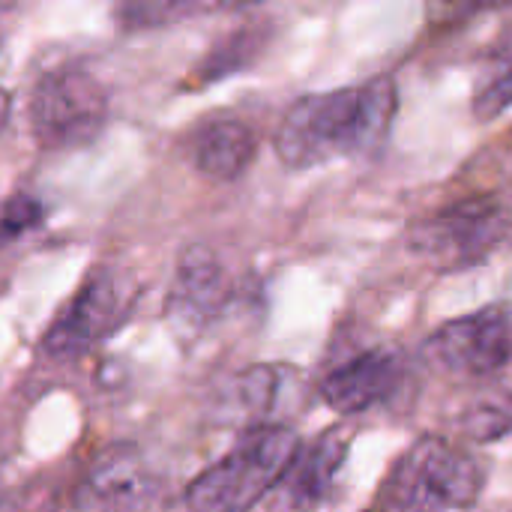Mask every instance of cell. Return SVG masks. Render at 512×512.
<instances>
[{
    "label": "cell",
    "mask_w": 512,
    "mask_h": 512,
    "mask_svg": "<svg viewBox=\"0 0 512 512\" xmlns=\"http://www.w3.org/2000/svg\"><path fill=\"white\" fill-rule=\"evenodd\" d=\"M45 219V207L39 198L27 195V192H15L3 210H0V246L15 243L18 237H24L27 231L39 228Z\"/></svg>",
    "instance_id": "obj_17"
},
{
    "label": "cell",
    "mask_w": 512,
    "mask_h": 512,
    "mask_svg": "<svg viewBox=\"0 0 512 512\" xmlns=\"http://www.w3.org/2000/svg\"><path fill=\"white\" fill-rule=\"evenodd\" d=\"M207 6H192V3H132L120 9V18L126 27H162L174 18L204 12Z\"/></svg>",
    "instance_id": "obj_18"
},
{
    "label": "cell",
    "mask_w": 512,
    "mask_h": 512,
    "mask_svg": "<svg viewBox=\"0 0 512 512\" xmlns=\"http://www.w3.org/2000/svg\"><path fill=\"white\" fill-rule=\"evenodd\" d=\"M429 357L462 378H492L512 363V309L483 306L429 336Z\"/></svg>",
    "instance_id": "obj_6"
},
{
    "label": "cell",
    "mask_w": 512,
    "mask_h": 512,
    "mask_svg": "<svg viewBox=\"0 0 512 512\" xmlns=\"http://www.w3.org/2000/svg\"><path fill=\"white\" fill-rule=\"evenodd\" d=\"M294 378H300L291 366H249L237 372L222 393V411L228 420L255 426H273V414L282 402V396L294 387Z\"/></svg>",
    "instance_id": "obj_13"
},
{
    "label": "cell",
    "mask_w": 512,
    "mask_h": 512,
    "mask_svg": "<svg viewBox=\"0 0 512 512\" xmlns=\"http://www.w3.org/2000/svg\"><path fill=\"white\" fill-rule=\"evenodd\" d=\"M0 291H3V279H0Z\"/></svg>",
    "instance_id": "obj_22"
},
{
    "label": "cell",
    "mask_w": 512,
    "mask_h": 512,
    "mask_svg": "<svg viewBox=\"0 0 512 512\" xmlns=\"http://www.w3.org/2000/svg\"><path fill=\"white\" fill-rule=\"evenodd\" d=\"M402 378H405L402 357L378 348V351H363L348 363L336 366L333 372H327L324 381L318 384V393L336 414L351 417L393 399V393L402 387Z\"/></svg>",
    "instance_id": "obj_11"
},
{
    "label": "cell",
    "mask_w": 512,
    "mask_h": 512,
    "mask_svg": "<svg viewBox=\"0 0 512 512\" xmlns=\"http://www.w3.org/2000/svg\"><path fill=\"white\" fill-rule=\"evenodd\" d=\"M0 477H3V471H0ZM0 507H3V495H0Z\"/></svg>",
    "instance_id": "obj_21"
},
{
    "label": "cell",
    "mask_w": 512,
    "mask_h": 512,
    "mask_svg": "<svg viewBox=\"0 0 512 512\" xmlns=\"http://www.w3.org/2000/svg\"><path fill=\"white\" fill-rule=\"evenodd\" d=\"M396 102V81L390 75L300 96L276 126V156L297 171L342 156H363L387 138Z\"/></svg>",
    "instance_id": "obj_1"
},
{
    "label": "cell",
    "mask_w": 512,
    "mask_h": 512,
    "mask_svg": "<svg viewBox=\"0 0 512 512\" xmlns=\"http://www.w3.org/2000/svg\"><path fill=\"white\" fill-rule=\"evenodd\" d=\"M156 480L132 444H114L96 456L72 492V512H144Z\"/></svg>",
    "instance_id": "obj_9"
},
{
    "label": "cell",
    "mask_w": 512,
    "mask_h": 512,
    "mask_svg": "<svg viewBox=\"0 0 512 512\" xmlns=\"http://www.w3.org/2000/svg\"><path fill=\"white\" fill-rule=\"evenodd\" d=\"M348 459V438L342 429H330L300 447L288 471L282 474L279 486L270 492L273 512H312L318 510L342 471Z\"/></svg>",
    "instance_id": "obj_10"
},
{
    "label": "cell",
    "mask_w": 512,
    "mask_h": 512,
    "mask_svg": "<svg viewBox=\"0 0 512 512\" xmlns=\"http://www.w3.org/2000/svg\"><path fill=\"white\" fill-rule=\"evenodd\" d=\"M512 234V216L501 198L474 195L453 201L414 222L408 249L438 270H465L483 264Z\"/></svg>",
    "instance_id": "obj_5"
},
{
    "label": "cell",
    "mask_w": 512,
    "mask_h": 512,
    "mask_svg": "<svg viewBox=\"0 0 512 512\" xmlns=\"http://www.w3.org/2000/svg\"><path fill=\"white\" fill-rule=\"evenodd\" d=\"M27 117L42 150L84 147L108 123V90L90 66L66 60L36 78Z\"/></svg>",
    "instance_id": "obj_4"
},
{
    "label": "cell",
    "mask_w": 512,
    "mask_h": 512,
    "mask_svg": "<svg viewBox=\"0 0 512 512\" xmlns=\"http://www.w3.org/2000/svg\"><path fill=\"white\" fill-rule=\"evenodd\" d=\"M126 312L120 276L108 267L93 270L60 315L42 333V351L54 360H72L111 336Z\"/></svg>",
    "instance_id": "obj_7"
},
{
    "label": "cell",
    "mask_w": 512,
    "mask_h": 512,
    "mask_svg": "<svg viewBox=\"0 0 512 512\" xmlns=\"http://www.w3.org/2000/svg\"><path fill=\"white\" fill-rule=\"evenodd\" d=\"M300 438L291 426H255L207 471H201L186 489V507L192 512H243L267 498L294 456Z\"/></svg>",
    "instance_id": "obj_3"
},
{
    "label": "cell",
    "mask_w": 512,
    "mask_h": 512,
    "mask_svg": "<svg viewBox=\"0 0 512 512\" xmlns=\"http://www.w3.org/2000/svg\"><path fill=\"white\" fill-rule=\"evenodd\" d=\"M512 108V57L492 69L474 93L477 120H495Z\"/></svg>",
    "instance_id": "obj_16"
},
{
    "label": "cell",
    "mask_w": 512,
    "mask_h": 512,
    "mask_svg": "<svg viewBox=\"0 0 512 512\" xmlns=\"http://www.w3.org/2000/svg\"><path fill=\"white\" fill-rule=\"evenodd\" d=\"M6 114H9V96H6V90L0 87V129H3V123H6Z\"/></svg>",
    "instance_id": "obj_19"
},
{
    "label": "cell",
    "mask_w": 512,
    "mask_h": 512,
    "mask_svg": "<svg viewBox=\"0 0 512 512\" xmlns=\"http://www.w3.org/2000/svg\"><path fill=\"white\" fill-rule=\"evenodd\" d=\"M3 33H6V21H3V15H0V42H3Z\"/></svg>",
    "instance_id": "obj_20"
},
{
    "label": "cell",
    "mask_w": 512,
    "mask_h": 512,
    "mask_svg": "<svg viewBox=\"0 0 512 512\" xmlns=\"http://www.w3.org/2000/svg\"><path fill=\"white\" fill-rule=\"evenodd\" d=\"M486 486L483 465L456 444L423 435L390 468L369 512H465Z\"/></svg>",
    "instance_id": "obj_2"
},
{
    "label": "cell",
    "mask_w": 512,
    "mask_h": 512,
    "mask_svg": "<svg viewBox=\"0 0 512 512\" xmlns=\"http://www.w3.org/2000/svg\"><path fill=\"white\" fill-rule=\"evenodd\" d=\"M231 294H234V282L225 264L219 261V255L204 243L186 246L177 261L174 282L165 300V315L171 330L183 339L201 336L225 312Z\"/></svg>",
    "instance_id": "obj_8"
},
{
    "label": "cell",
    "mask_w": 512,
    "mask_h": 512,
    "mask_svg": "<svg viewBox=\"0 0 512 512\" xmlns=\"http://www.w3.org/2000/svg\"><path fill=\"white\" fill-rule=\"evenodd\" d=\"M465 435L480 441V444H492L501 438L512 435V393L501 396V399H489L480 402L468 411V417L462 420Z\"/></svg>",
    "instance_id": "obj_15"
},
{
    "label": "cell",
    "mask_w": 512,
    "mask_h": 512,
    "mask_svg": "<svg viewBox=\"0 0 512 512\" xmlns=\"http://www.w3.org/2000/svg\"><path fill=\"white\" fill-rule=\"evenodd\" d=\"M264 48V30L261 27H240L234 33H228L225 39H219L210 54L201 60L198 66V81L210 84V81H222L246 66H252V60L258 57V51Z\"/></svg>",
    "instance_id": "obj_14"
},
{
    "label": "cell",
    "mask_w": 512,
    "mask_h": 512,
    "mask_svg": "<svg viewBox=\"0 0 512 512\" xmlns=\"http://www.w3.org/2000/svg\"><path fill=\"white\" fill-rule=\"evenodd\" d=\"M258 138L237 117H216L195 129L192 135V162L195 168L219 183L237 180L255 159Z\"/></svg>",
    "instance_id": "obj_12"
}]
</instances>
